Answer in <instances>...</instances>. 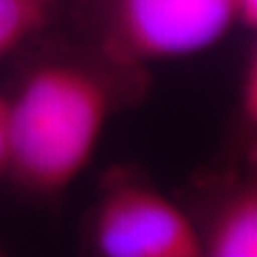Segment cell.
<instances>
[{
    "mask_svg": "<svg viewBox=\"0 0 257 257\" xmlns=\"http://www.w3.org/2000/svg\"><path fill=\"white\" fill-rule=\"evenodd\" d=\"M141 67L99 52L97 61L50 59L31 69L10 99L8 175L33 194L65 191L90 162L103 128Z\"/></svg>",
    "mask_w": 257,
    "mask_h": 257,
    "instance_id": "6da1fadb",
    "label": "cell"
},
{
    "mask_svg": "<svg viewBox=\"0 0 257 257\" xmlns=\"http://www.w3.org/2000/svg\"><path fill=\"white\" fill-rule=\"evenodd\" d=\"M236 25L232 0H109L99 52L122 65L200 54Z\"/></svg>",
    "mask_w": 257,
    "mask_h": 257,
    "instance_id": "7a4b0ae2",
    "label": "cell"
},
{
    "mask_svg": "<svg viewBox=\"0 0 257 257\" xmlns=\"http://www.w3.org/2000/svg\"><path fill=\"white\" fill-rule=\"evenodd\" d=\"M103 257H200L198 227L174 200L130 174L112 175L90 221Z\"/></svg>",
    "mask_w": 257,
    "mask_h": 257,
    "instance_id": "3957f363",
    "label": "cell"
},
{
    "mask_svg": "<svg viewBox=\"0 0 257 257\" xmlns=\"http://www.w3.org/2000/svg\"><path fill=\"white\" fill-rule=\"evenodd\" d=\"M204 255H257V185L251 179L234 181L215 202L206 227L198 229Z\"/></svg>",
    "mask_w": 257,
    "mask_h": 257,
    "instance_id": "277c9868",
    "label": "cell"
},
{
    "mask_svg": "<svg viewBox=\"0 0 257 257\" xmlns=\"http://www.w3.org/2000/svg\"><path fill=\"white\" fill-rule=\"evenodd\" d=\"M52 2L0 0V59L46 25Z\"/></svg>",
    "mask_w": 257,
    "mask_h": 257,
    "instance_id": "5b68a950",
    "label": "cell"
},
{
    "mask_svg": "<svg viewBox=\"0 0 257 257\" xmlns=\"http://www.w3.org/2000/svg\"><path fill=\"white\" fill-rule=\"evenodd\" d=\"M257 63L255 54H251L242 76V88H240V109H242V124L246 132H255L257 120Z\"/></svg>",
    "mask_w": 257,
    "mask_h": 257,
    "instance_id": "8992f818",
    "label": "cell"
},
{
    "mask_svg": "<svg viewBox=\"0 0 257 257\" xmlns=\"http://www.w3.org/2000/svg\"><path fill=\"white\" fill-rule=\"evenodd\" d=\"M12 136H10V99L0 93V177L8 175Z\"/></svg>",
    "mask_w": 257,
    "mask_h": 257,
    "instance_id": "52a82bcc",
    "label": "cell"
},
{
    "mask_svg": "<svg viewBox=\"0 0 257 257\" xmlns=\"http://www.w3.org/2000/svg\"><path fill=\"white\" fill-rule=\"evenodd\" d=\"M236 12V25L253 31L257 27V0H232Z\"/></svg>",
    "mask_w": 257,
    "mask_h": 257,
    "instance_id": "ba28073f",
    "label": "cell"
},
{
    "mask_svg": "<svg viewBox=\"0 0 257 257\" xmlns=\"http://www.w3.org/2000/svg\"><path fill=\"white\" fill-rule=\"evenodd\" d=\"M48 2H54V0H48Z\"/></svg>",
    "mask_w": 257,
    "mask_h": 257,
    "instance_id": "9c48e42d",
    "label": "cell"
},
{
    "mask_svg": "<svg viewBox=\"0 0 257 257\" xmlns=\"http://www.w3.org/2000/svg\"><path fill=\"white\" fill-rule=\"evenodd\" d=\"M0 253H2V249H0Z\"/></svg>",
    "mask_w": 257,
    "mask_h": 257,
    "instance_id": "30bf717a",
    "label": "cell"
}]
</instances>
